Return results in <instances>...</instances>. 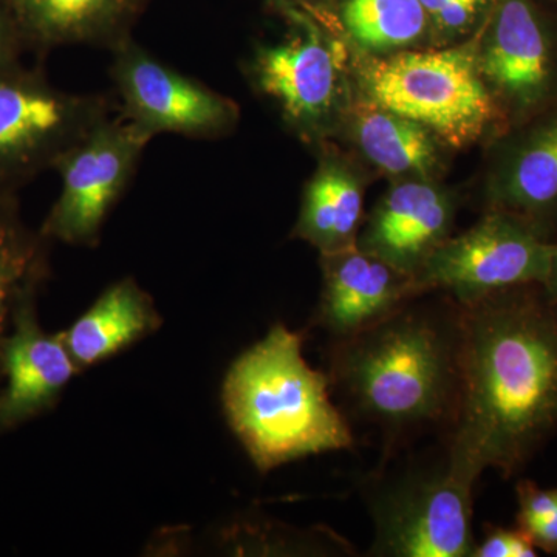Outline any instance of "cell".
Segmentation results:
<instances>
[{"mask_svg": "<svg viewBox=\"0 0 557 557\" xmlns=\"http://www.w3.org/2000/svg\"><path fill=\"white\" fill-rule=\"evenodd\" d=\"M458 306V304H457ZM460 384L446 453L515 478L557 431V304L542 285L458 306Z\"/></svg>", "mask_w": 557, "mask_h": 557, "instance_id": "6da1fadb", "label": "cell"}, {"mask_svg": "<svg viewBox=\"0 0 557 557\" xmlns=\"http://www.w3.org/2000/svg\"><path fill=\"white\" fill-rule=\"evenodd\" d=\"M534 547L547 555L557 556V508L547 518L525 530Z\"/></svg>", "mask_w": 557, "mask_h": 557, "instance_id": "d4e9b609", "label": "cell"}, {"mask_svg": "<svg viewBox=\"0 0 557 557\" xmlns=\"http://www.w3.org/2000/svg\"><path fill=\"white\" fill-rule=\"evenodd\" d=\"M454 215L453 197L432 180H399L373 211L357 245L413 278L432 251L449 239Z\"/></svg>", "mask_w": 557, "mask_h": 557, "instance_id": "7c38bea8", "label": "cell"}, {"mask_svg": "<svg viewBox=\"0 0 557 557\" xmlns=\"http://www.w3.org/2000/svg\"><path fill=\"white\" fill-rule=\"evenodd\" d=\"M557 244L528 220L493 209L472 228L443 242L413 276L418 295L446 292L468 306L509 288L544 285Z\"/></svg>", "mask_w": 557, "mask_h": 557, "instance_id": "8992f818", "label": "cell"}, {"mask_svg": "<svg viewBox=\"0 0 557 557\" xmlns=\"http://www.w3.org/2000/svg\"><path fill=\"white\" fill-rule=\"evenodd\" d=\"M27 296L20 302L13 336L2 346L7 387L0 397V424L17 423L47 408L79 369L62 336L39 327L24 306Z\"/></svg>", "mask_w": 557, "mask_h": 557, "instance_id": "5bb4252c", "label": "cell"}, {"mask_svg": "<svg viewBox=\"0 0 557 557\" xmlns=\"http://www.w3.org/2000/svg\"><path fill=\"white\" fill-rule=\"evenodd\" d=\"M329 0H277V3H288V5L299 7L304 10H313L317 7L324 5Z\"/></svg>", "mask_w": 557, "mask_h": 557, "instance_id": "4316f807", "label": "cell"}, {"mask_svg": "<svg viewBox=\"0 0 557 557\" xmlns=\"http://www.w3.org/2000/svg\"><path fill=\"white\" fill-rule=\"evenodd\" d=\"M370 101L423 124L453 148L486 134L498 102L480 69V40L431 50H403L362 62Z\"/></svg>", "mask_w": 557, "mask_h": 557, "instance_id": "277c9868", "label": "cell"}, {"mask_svg": "<svg viewBox=\"0 0 557 557\" xmlns=\"http://www.w3.org/2000/svg\"><path fill=\"white\" fill-rule=\"evenodd\" d=\"M21 40L5 0H0V72L16 67Z\"/></svg>", "mask_w": 557, "mask_h": 557, "instance_id": "cb8c5ba5", "label": "cell"}, {"mask_svg": "<svg viewBox=\"0 0 557 557\" xmlns=\"http://www.w3.org/2000/svg\"><path fill=\"white\" fill-rule=\"evenodd\" d=\"M159 325L160 318L148 293L134 278H123L106 289L61 336L78 368H89L149 335Z\"/></svg>", "mask_w": 557, "mask_h": 557, "instance_id": "2e32d148", "label": "cell"}, {"mask_svg": "<svg viewBox=\"0 0 557 557\" xmlns=\"http://www.w3.org/2000/svg\"><path fill=\"white\" fill-rule=\"evenodd\" d=\"M110 53V76L123 106L120 116L148 137L218 139L236 129L240 119L236 101L164 64L134 38Z\"/></svg>", "mask_w": 557, "mask_h": 557, "instance_id": "30bf717a", "label": "cell"}, {"mask_svg": "<svg viewBox=\"0 0 557 557\" xmlns=\"http://www.w3.org/2000/svg\"><path fill=\"white\" fill-rule=\"evenodd\" d=\"M317 319L336 341L357 335L418 295L413 278L358 245L322 255Z\"/></svg>", "mask_w": 557, "mask_h": 557, "instance_id": "4fadbf2b", "label": "cell"}, {"mask_svg": "<svg viewBox=\"0 0 557 557\" xmlns=\"http://www.w3.org/2000/svg\"><path fill=\"white\" fill-rule=\"evenodd\" d=\"M341 20L350 38L375 54L413 46L429 25L420 0H346Z\"/></svg>", "mask_w": 557, "mask_h": 557, "instance_id": "ffe728a7", "label": "cell"}, {"mask_svg": "<svg viewBox=\"0 0 557 557\" xmlns=\"http://www.w3.org/2000/svg\"><path fill=\"white\" fill-rule=\"evenodd\" d=\"M542 287L545 288V292L548 293L549 298L555 300L557 304V247L555 252V259H553L552 271H549V276L547 282H545Z\"/></svg>", "mask_w": 557, "mask_h": 557, "instance_id": "484cf974", "label": "cell"}, {"mask_svg": "<svg viewBox=\"0 0 557 557\" xmlns=\"http://www.w3.org/2000/svg\"><path fill=\"white\" fill-rule=\"evenodd\" d=\"M480 69L496 101L523 115L542 104L553 86L552 44L530 0H498Z\"/></svg>", "mask_w": 557, "mask_h": 557, "instance_id": "8fae6325", "label": "cell"}, {"mask_svg": "<svg viewBox=\"0 0 557 557\" xmlns=\"http://www.w3.org/2000/svg\"><path fill=\"white\" fill-rule=\"evenodd\" d=\"M108 116L101 95L70 94L17 67L0 72V185L54 168Z\"/></svg>", "mask_w": 557, "mask_h": 557, "instance_id": "ba28073f", "label": "cell"}, {"mask_svg": "<svg viewBox=\"0 0 557 557\" xmlns=\"http://www.w3.org/2000/svg\"><path fill=\"white\" fill-rule=\"evenodd\" d=\"M150 0H5L22 40L40 47L86 46L113 50Z\"/></svg>", "mask_w": 557, "mask_h": 557, "instance_id": "9a60e30c", "label": "cell"}, {"mask_svg": "<svg viewBox=\"0 0 557 557\" xmlns=\"http://www.w3.org/2000/svg\"><path fill=\"white\" fill-rule=\"evenodd\" d=\"M537 552L525 531L518 525L509 528L487 523L482 539L475 541L472 557H534Z\"/></svg>", "mask_w": 557, "mask_h": 557, "instance_id": "603a6c76", "label": "cell"}, {"mask_svg": "<svg viewBox=\"0 0 557 557\" xmlns=\"http://www.w3.org/2000/svg\"><path fill=\"white\" fill-rule=\"evenodd\" d=\"M362 205L364 189L354 171L344 161L325 157L304 190L293 234L317 247L321 255L354 247Z\"/></svg>", "mask_w": 557, "mask_h": 557, "instance_id": "e0dca14e", "label": "cell"}, {"mask_svg": "<svg viewBox=\"0 0 557 557\" xmlns=\"http://www.w3.org/2000/svg\"><path fill=\"white\" fill-rule=\"evenodd\" d=\"M450 461L412 465L370 493L375 525L370 555L384 557H472V490Z\"/></svg>", "mask_w": 557, "mask_h": 557, "instance_id": "5b68a950", "label": "cell"}, {"mask_svg": "<svg viewBox=\"0 0 557 557\" xmlns=\"http://www.w3.org/2000/svg\"><path fill=\"white\" fill-rule=\"evenodd\" d=\"M292 24L284 39L262 44L248 62V76L277 106L300 138L327 134L341 110L346 47L332 38L310 11L278 3Z\"/></svg>", "mask_w": 557, "mask_h": 557, "instance_id": "52a82bcc", "label": "cell"}, {"mask_svg": "<svg viewBox=\"0 0 557 557\" xmlns=\"http://www.w3.org/2000/svg\"><path fill=\"white\" fill-rule=\"evenodd\" d=\"M150 139L121 116H108L73 145L54 164L62 188L44 223V236L83 247L97 245Z\"/></svg>", "mask_w": 557, "mask_h": 557, "instance_id": "9c48e42d", "label": "cell"}, {"mask_svg": "<svg viewBox=\"0 0 557 557\" xmlns=\"http://www.w3.org/2000/svg\"><path fill=\"white\" fill-rule=\"evenodd\" d=\"M332 381L359 416L387 434L453 423L460 384V324L456 313L408 304L338 339Z\"/></svg>", "mask_w": 557, "mask_h": 557, "instance_id": "7a4b0ae2", "label": "cell"}, {"mask_svg": "<svg viewBox=\"0 0 557 557\" xmlns=\"http://www.w3.org/2000/svg\"><path fill=\"white\" fill-rule=\"evenodd\" d=\"M493 203L534 226L557 209V119L530 132L511 153L494 182Z\"/></svg>", "mask_w": 557, "mask_h": 557, "instance_id": "ac0fdd59", "label": "cell"}, {"mask_svg": "<svg viewBox=\"0 0 557 557\" xmlns=\"http://www.w3.org/2000/svg\"><path fill=\"white\" fill-rule=\"evenodd\" d=\"M42 269L38 237L24 228L11 200L0 199V338L11 306L32 292Z\"/></svg>", "mask_w": 557, "mask_h": 557, "instance_id": "44dd1931", "label": "cell"}, {"mask_svg": "<svg viewBox=\"0 0 557 557\" xmlns=\"http://www.w3.org/2000/svg\"><path fill=\"white\" fill-rule=\"evenodd\" d=\"M223 403L234 434L262 472L350 449L354 432L330 398V380L310 368L302 335L277 324L231 366Z\"/></svg>", "mask_w": 557, "mask_h": 557, "instance_id": "3957f363", "label": "cell"}, {"mask_svg": "<svg viewBox=\"0 0 557 557\" xmlns=\"http://www.w3.org/2000/svg\"><path fill=\"white\" fill-rule=\"evenodd\" d=\"M354 127L362 153L388 175L428 180L438 168L437 137L408 116L368 98L355 110Z\"/></svg>", "mask_w": 557, "mask_h": 557, "instance_id": "d6986e66", "label": "cell"}, {"mask_svg": "<svg viewBox=\"0 0 557 557\" xmlns=\"http://www.w3.org/2000/svg\"><path fill=\"white\" fill-rule=\"evenodd\" d=\"M429 21L445 36L467 33L491 0H420Z\"/></svg>", "mask_w": 557, "mask_h": 557, "instance_id": "7402d4cb", "label": "cell"}]
</instances>
